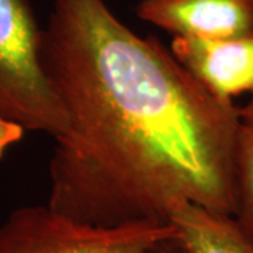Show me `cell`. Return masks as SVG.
Returning a JSON list of instances; mask_svg holds the SVG:
<instances>
[{
	"label": "cell",
	"instance_id": "obj_7",
	"mask_svg": "<svg viewBox=\"0 0 253 253\" xmlns=\"http://www.w3.org/2000/svg\"><path fill=\"white\" fill-rule=\"evenodd\" d=\"M236 224L253 242V128L242 124L236 151Z\"/></svg>",
	"mask_w": 253,
	"mask_h": 253
},
{
	"label": "cell",
	"instance_id": "obj_4",
	"mask_svg": "<svg viewBox=\"0 0 253 253\" xmlns=\"http://www.w3.org/2000/svg\"><path fill=\"white\" fill-rule=\"evenodd\" d=\"M136 14L173 37L253 36V0H141Z\"/></svg>",
	"mask_w": 253,
	"mask_h": 253
},
{
	"label": "cell",
	"instance_id": "obj_1",
	"mask_svg": "<svg viewBox=\"0 0 253 253\" xmlns=\"http://www.w3.org/2000/svg\"><path fill=\"white\" fill-rule=\"evenodd\" d=\"M42 62L69 128L55 138L48 206L82 224L169 222L180 203L232 215L239 107L103 0H54Z\"/></svg>",
	"mask_w": 253,
	"mask_h": 253
},
{
	"label": "cell",
	"instance_id": "obj_8",
	"mask_svg": "<svg viewBox=\"0 0 253 253\" xmlns=\"http://www.w3.org/2000/svg\"><path fill=\"white\" fill-rule=\"evenodd\" d=\"M26 131L27 129L17 121L0 116V159H3L9 146L18 144L24 138Z\"/></svg>",
	"mask_w": 253,
	"mask_h": 253
},
{
	"label": "cell",
	"instance_id": "obj_5",
	"mask_svg": "<svg viewBox=\"0 0 253 253\" xmlns=\"http://www.w3.org/2000/svg\"><path fill=\"white\" fill-rule=\"evenodd\" d=\"M170 51L218 97L232 100L253 93V36L226 40L173 37Z\"/></svg>",
	"mask_w": 253,
	"mask_h": 253
},
{
	"label": "cell",
	"instance_id": "obj_9",
	"mask_svg": "<svg viewBox=\"0 0 253 253\" xmlns=\"http://www.w3.org/2000/svg\"><path fill=\"white\" fill-rule=\"evenodd\" d=\"M152 253H189L186 248L180 244L179 238H172L159 244Z\"/></svg>",
	"mask_w": 253,
	"mask_h": 253
},
{
	"label": "cell",
	"instance_id": "obj_10",
	"mask_svg": "<svg viewBox=\"0 0 253 253\" xmlns=\"http://www.w3.org/2000/svg\"><path fill=\"white\" fill-rule=\"evenodd\" d=\"M239 116L242 124L253 128V93L251 94L249 101L245 104L244 107H239Z\"/></svg>",
	"mask_w": 253,
	"mask_h": 253
},
{
	"label": "cell",
	"instance_id": "obj_3",
	"mask_svg": "<svg viewBox=\"0 0 253 253\" xmlns=\"http://www.w3.org/2000/svg\"><path fill=\"white\" fill-rule=\"evenodd\" d=\"M177 236L172 222L96 226L73 221L48 204L26 206L0 225V253H152Z\"/></svg>",
	"mask_w": 253,
	"mask_h": 253
},
{
	"label": "cell",
	"instance_id": "obj_6",
	"mask_svg": "<svg viewBox=\"0 0 253 253\" xmlns=\"http://www.w3.org/2000/svg\"><path fill=\"white\" fill-rule=\"evenodd\" d=\"M169 222L189 253H253V242L232 215L180 203L173 208Z\"/></svg>",
	"mask_w": 253,
	"mask_h": 253
},
{
	"label": "cell",
	"instance_id": "obj_2",
	"mask_svg": "<svg viewBox=\"0 0 253 253\" xmlns=\"http://www.w3.org/2000/svg\"><path fill=\"white\" fill-rule=\"evenodd\" d=\"M0 116L54 138L69 118L42 62V30L30 0H0Z\"/></svg>",
	"mask_w": 253,
	"mask_h": 253
}]
</instances>
